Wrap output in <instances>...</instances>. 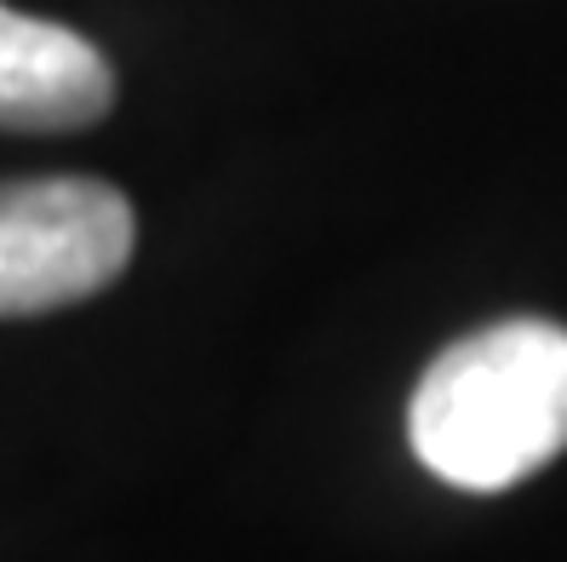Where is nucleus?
Masks as SVG:
<instances>
[{
	"mask_svg": "<svg viewBox=\"0 0 567 562\" xmlns=\"http://www.w3.org/2000/svg\"><path fill=\"white\" fill-rule=\"evenodd\" d=\"M408 442L447 488L498 493L567 448V327L511 316L447 345L408 402Z\"/></svg>",
	"mask_w": 567,
	"mask_h": 562,
	"instance_id": "f257e3e1",
	"label": "nucleus"
},
{
	"mask_svg": "<svg viewBox=\"0 0 567 562\" xmlns=\"http://www.w3.org/2000/svg\"><path fill=\"white\" fill-rule=\"evenodd\" d=\"M115 75L86 35L0 7V126L75 132L104 121Z\"/></svg>",
	"mask_w": 567,
	"mask_h": 562,
	"instance_id": "7ed1b4c3",
	"label": "nucleus"
},
{
	"mask_svg": "<svg viewBox=\"0 0 567 562\" xmlns=\"http://www.w3.org/2000/svg\"><path fill=\"white\" fill-rule=\"evenodd\" d=\"M132 207L104 178L0 184V316H41L104 293L132 258Z\"/></svg>",
	"mask_w": 567,
	"mask_h": 562,
	"instance_id": "f03ea898",
	"label": "nucleus"
}]
</instances>
